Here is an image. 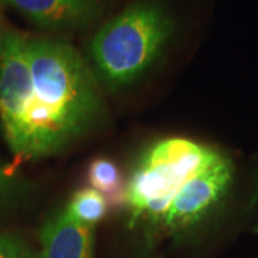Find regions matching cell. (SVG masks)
Listing matches in <instances>:
<instances>
[{
	"label": "cell",
	"mask_w": 258,
	"mask_h": 258,
	"mask_svg": "<svg viewBox=\"0 0 258 258\" xmlns=\"http://www.w3.org/2000/svg\"><path fill=\"white\" fill-rule=\"evenodd\" d=\"M46 30H78L101 18L108 0H5Z\"/></svg>",
	"instance_id": "obj_6"
},
{
	"label": "cell",
	"mask_w": 258,
	"mask_h": 258,
	"mask_svg": "<svg viewBox=\"0 0 258 258\" xmlns=\"http://www.w3.org/2000/svg\"><path fill=\"white\" fill-rule=\"evenodd\" d=\"M33 105L28 120L29 157L62 147L93 119L101 106L95 76L79 52L56 39H29Z\"/></svg>",
	"instance_id": "obj_1"
},
{
	"label": "cell",
	"mask_w": 258,
	"mask_h": 258,
	"mask_svg": "<svg viewBox=\"0 0 258 258\" xmlns=\"http://www.w3.org/2000/svg\"><path fill=\"white\" fill-rule=\"evenodd\" d=\"M174 20L155 0H141L105 23L89 45L96 75L111 88L135 81L164 52Z\"/></svg>",
	"instance_id": "obj_2"
},
{
	"label": "cell",
	"mask_w": 258,
	"mask_h": 258,
	"mask_svg": "<svg viewBox=\"0 0 258 258\" xmlns=\"http://www.w3.org/2000/svg\"><path fill=\"white\" fill-rule=\"evenodd\" d=\"M8 185H9L8 171H6L5 168H2V166H0V197H2V194L5 192V189L8 188Z\"/></svg>",
	"instance_id": "obj_11"
},
{
	"label": "cell",
	"mask_w": 258,
	"mask_h": 258,
	"mask_svg": "<svg viewBox=\"0 0 258 258\" xmlns=\"http://www.w3.org/2000/svg\"><path fill=\"white\" fill-rule=\"evenodd\" d=\"M0 258H37V255L16 237L0 234Z\"/></svg>",
	"instance_id": "obj_10"
},
{
	"label": "cell",
	"mask_w": 258,
	"mask_h": 258,
	"mask_svg": "<svg viewBox=\"0 0 258 258\" xmlns=\"http://www.w3.org/2000/svg\"><path fill=\"white\" fill-rule=\"evenodd\" d=\"M108 211V204L105 197L93 188H85L75 194L71 204L68 205L66 212L76 221L85 225L93 227L105 217Z\"/></svg>",
	"instance_id": "obj_8"
},
{
	"label": "cell",
	"mask_w": 258,
	"mask_h": 258,
	"mask_svg": "<svg viewBox=\"0 0 258 258\" xmlns=\"http://www.w3.org/2000/svg\"><path fill=\"white\" fill-rule=\"evenodd\" d=\"M89 182L93 189L101 192L103 197L116 198L122 189V178L118 166L109 159H95L88 172Z\"/></svg>",
	"instance_id": "obj_9"
},
{
	"label": "cell",
	"mask_w": 258,
	"mask_h": 258,
	"mask_svg": "<svg viewBox=\"0 0 258 258\" xmlns=\"http://www.w3.org/2000/svg\"><path fill=\"white\" fill-rule=\"evenodd\" d=\"M212 152L182 138L165 139L149 149L135 168L125 192L132 224L139 218L164 221L176 192Z\"/></svg>",
	"instance_id": "obj_3"
},
{
	"label": "cell",
	"mask_w": 258,
	"mask_h": 258,
	"mask_svg": "<svg viewBox=\"0 0 258 258\" xmlns=\"http://www.w3.org/2000/svg\"><path fill=\"white\" fill-rule=\"evenodd\" d=\"M231 179V162L214 151L210 159L176 192L162 222L172 230L198 222L221 200Z\"/></svg>",
	"instance_id": "obj_5"
},
{
	"label": "cell",
	"mask_w": 258,
	"mask_h": 258,
	"mask_svg": "<svg viewBox=\"0 0 258 258\" xmlns=\"http://www.w3.org/2000/svg\"><path fill=\"white\" fill-rule=\"evenodd\" d=\"M28 40L18 30H0V120L6 142L18 157L28 154V120L33 105Z\"/></svg>",
	"instance_id": "obj_4"
},
{
	"label": "cell",
	"mask_w": 258,
	"mask_h": 258,
	"mask_svg": "<svg viewBox=\"0 0 258 258\" xmlns=\"http://www.w3.org/2000/svg\"><path fill=\"white\" fill-rule=\"evenodd\" d=\"M37 258H92L93 227L72 218L66 210L45 224Z\"/></svg>",
	"instance_id": "obj_7"
}]
</instances>
